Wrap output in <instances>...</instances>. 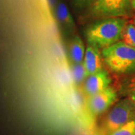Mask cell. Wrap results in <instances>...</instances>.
<instances>
[{
	"instance_id": "obj_5",
	"label": "cell",
	"mask_w": 135,
	"mask_h": 135,
	"mask_svg": "<svg viewBox=\"0 0 135 135\" xmlns=\"http://www.w3.org/2000/svg\"><path fill=\"white\" fill-rule=\"evenodd\" d=\"M117 99V92L114 88L109 86L104 90L87 98L86 105L89 113L99 116L107 110Z\"/></svg>"
},
{
	"instance_id": "obj_14",
	"label": "cell",
	"mask_w": 135,
	"mask_h": 135,
	"mask_svg": "<svg viewBox=\"0 0 135 135\" xmlns=\"http://www.w3.org/2000/svg\"><path fill=\"white\" fill-rule=\"evenodd\" d=\"M95 0H74V5L79 8H83L85 7L90 6Z\"/></svg>"
},
{
	"instance_id": "obj_8",
	"label": "cell",
	"mask_w": 135,
	"mask_h": 135,
	"mask_svg": "<svg viewBox=\"0 0 135 135\" xmlns=\"http://www.w3.org/2000/svg\"><path fill=\"white\" fill-rule=\"evenodd\" d=\"M54 15H56L57 20L65 29L69 32H74L75 30L76 26L72 16L62 1H59L57 2Z\"/></svg>"
},
{
	"instance_id": "obj_12",
	"label": "cell",
	"mask_w": 135,
	"mask_h": 135,
	"mask_svg": "<svg viewBox=\"0 0 135 135\" xmlns=\"http://www.w3.org/2000/svg\"><path fill=\"white\" fill-rule=\"evenodd\" d=\"M121 41L135 47V26L131 23H126L122 32Z\"/></svg>"
},
{
	"instance_id": "obj_7",
	"label": "cell",
	"mask_w": 135,
	"mask_h": 135,
	"mask_svg": "<svg viewBox=\"0 0 135 135\" xmlns=\"http://www.w3.org/2000/svg\"><path fill=\"white\" fill-rule=\"evenodd\" d=\"M103 59L100 50L91 45H87L83 63L87 74L90 75L103 69Z\"/></svg>"
},
{
	"instance_id": "obj_17",
	"label": "cell",
	"mask_w": 135,
	"mask_h": 135,
	"mask_svg": "<svg viewBox=\"0 0 135 135\" xmlns=\"http://www.w3.org/2000/svg\"><path fill=\"white\" fill-rule=\"evenodd\" d=\"M133 25L135 26V17L134 18V20H133Z\"/></svg>"
},
{
	"instance_id": "obj_16",
	"label": "cell",
	"mask_w": 135,
	"mask_h": 135,
	"mask_svg": "<svg viewBox=\"0 0 135 135\" xmlns=\"http://www.w3.org/2000/svg\"><path fill=\"white\" fill-rule=\"evenodd\" d=\"M129 2H130L131 8L135 11V0H129Z\"/></svg>"
},
{
	"instance_id": "obj_9",
	"label": "cell",
	"mask_w": 135,
	"mask_h": 135,
	"mask_svg": "<svg viewBox=\"0 0 135 135\" xmlns=\"http://www.w3.org/2000/svg\"><path fill=\"white\" fill-rule=\"evenodd\" d=\"M68 54L71 63L83 62L85 54V45L79 36H74L68 46Z\"/></svg>"
},
{
	"instance_id": "obj_3",
	"label": "cell",
	"mask_w": 135,
	"mask_h": 135,
	"mask_svg": "<svg viewBox=\"0 0 135 135\" xmlns=\"http://www.w3.org/2000/svg\"><path fill=\"white\" fill-rule=\"evenodd\" d=\"M134 119L135 106L128 98H125L116 103L108 112L104 122V128L109 134Z\"/></svg>"
},
{
	"instance_id": "obj_11",
	"label": "cell",
	"mask_w": 135,
	"mask_h": 135,
	"mask_svg": "<svg viewBox=\"0 0 135 135\" xmlns=\"http://www.w3.org/2000/svg\"><path fill=\"white\" fill-rule=\"evenodd\" d=\"M71 72L73 80L76 85L82 84L88 76L83 63H71Z\"/></svg>"
},
{
	"instance_id": "obj_15",
	"label": "cell",
	"mask_w": 135,
	"mask_h": 135,
	"mask_svg": "<svg viewBox=\"0 0 135 135\" xmlns=\"http://www.w3.org/2000/svg\"><path fill=\"white\" fill-rule=\"evenodd\" d=\"M49 4V7L51 10V12L53 13V15H54V11H55V8L56 6L57 5V0H47Z\"/></svg>"
},
{
	"instance_id": "obj_4",
	"label": "cell",
	"mask_w": 135,
	"mask_h": 135,
	"mask_svg": "<svg viewBox=\"0 0 135 135\" xmlns=\"http://www.w3.org/2000/svg\"><path fill=\"white\" fill-rule=\"evenodd\" d=\"M132 10L129 0H95L90 5L91 15L101 19L130 17Z\"/></svg>"
},
{
	"instance_id": "obj_1",
	"label": "cell",
	"mask_w": 135,
	"mask_h": 135,
	"mask_svg": "<svg viewBox=\"0 0 135 135\" xmlns=\"http://www.w3.org/2000/svg\"><path fill=\"white\" fill-rule=\"evenodd\" d=\"M126 23L127 20L122 17L98 20L86 29L87 43L98 50L108 47L120 41L122 32Z\"/></svg>"
},
{
	"instance_id": "obj_2",
	"label": "cell",
	"mask_w": 135,
	"mask_h": 135,
	"mask_svg": "<svg viewBox=\"0 0 135 135\" xmlns=\"http://www.w3.org/2000/svg\"><path fill=\"white\" fill-rule=\"evenodd\" d=\"M104 62L113 73L121 75L135 74V47L119 41L101 51Z\"/></svg>"
},
{
	"instance_id": "obj_10",
	"label": "cell",
	"mask_w": 135,
	"mask_h": 135,
	"mask_svg": "<svg viewBox=\"0 0 135 135\" xmlns=\"http://www.w3.org/2000/svg\"><path fill=\"white\" fill-rule=\"evenodd\" d=\"M122 94L131 101L135 106V74H130L121 84Z\"/></svg>"
},
{
	"instance_id": "obj_6",
	"label": "cell",
	"mask_w": 135,
	"mask_h": 135,
	"mask_svg": "<svg viewBox=\"0 0 135 135\" xmlns=\"http://www.w3.org/2000/svg\"><path fill=\"white\" fill-rule=\"evenodd\" d=\"M111 78L104 68L98 72L88 75L83 83V89L87 97L95 95L110 86Z\"/></svg>"
},
{
	"instance_id": "obj_13",
	"label": "cell",
	"mask_w": 135,
	"mask_h": 135,
	"mask_svg": "<svg viewBox=\"0 0 135 135\" xmlns=\"http://www.w3.org/2000/svg\"><path fill=\"white\" fill-rule=\"evenodd\" d=\"M108 135H135V119L128 122L119 128L109 133Z\"/></svg>"
}]
</instances>
